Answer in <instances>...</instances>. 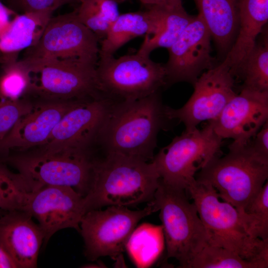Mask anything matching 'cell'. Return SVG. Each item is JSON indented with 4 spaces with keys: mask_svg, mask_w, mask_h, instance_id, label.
<instances>
[{
    "mask_svg": "<svg viewBox=\"0 0 268 268\" xmlns=\"http://www.w3.org/2000/svg\"><path fill=\"white\" fill-rule=\"evenodd\" d=\"M172 121L167 115L159 90L140 99L115 102L96 145L103 154L151 161L159 132L167 130Z\"/></svg>",
    "mask_w": 268,
    "mask_h": 268,
    "instance_id": "cell-1",
    "label": "cell"
},
{
    "mask_svg": "<svg viewBox=\"0 0 268 268\" xmlns=\"http://www.w3.org/2000/svg\"><path fill=\"white\" fill-rule=\"evenodd\" d=\"M36 218L45 235L44 245L57 231H80L85 214L84 197L69 187L45 186L29 192L21 209Z\"/></svg>",
    "mask_w": 268,
    "mask_h": 268,
    "instance_id": "cell-15",
    "label": "cell"
},
{
    "mask_svg": "<svg viewBox=\"0 0 268 268\" xmlns=\"http://www.w3.org/2000/svg\"><path fill=\"white\" fill-rule=\"evenodd\" d=\"M160 15V23L155 34L145 36L137 52L150 56L159 48L168 49L177 40L194 16L189 14L182 4V0H174L156 5Z\"/></svg>",
    "mask_w": 268,
    "mask_h": 268,
    "instance_id": "cell-23",
    "label": "cell"
},
{
    "mask_svg": "<svg viewBox=\"0 0 268 268\" xmlns=\"http://www.w3.org/2000/svg\"><path fill=\"white\" fill-rule=\"evenodd\" d=\"M95 159L89 149L9 154L0 162L17 169L31 192L45 186H66L84 197L91 186Z\"/></svg>",
    "mask_w": 268,
    "mask_h": 268,
    "instance_id": "cell-6",
    "label": "cell"
},
{
    "mask_svg": "<svg viewBox=\"0 0 268 268\" xmlns=\"http://www.w3.org/2000/svg\"><path fill=\"white\" fill-rule=\"evenodd\" d=\"M115 102L105 96L79 100L60 119L39 151L91 149Z\"/></svg>",
    "mask_w": 268,
    "mask_h": 268,
    "instance_id": "cell-12",
    "label": "cell"
},
{
    "mask_svg": "<svg viewBox=\"0 0 268 268\" xmlns=\"http://www.w3.org/2000/svg\"><path fill=\"white\" fill-rule=\"evenodd\" d=\"M2 211H3V210H1V209H0V214L2 212Z\"/></svg>",
    "mask_w": 268,
    "mask_h": 268,
    "instance_id": "cell-38",
    "label": "cell"
},
{
    "mask_svg": "<svg viewBox=\"0 0 268 268\" xmlns=\"http://www.w3.org/2000/svg\"><path fill=\"white\" fill-rule=\"evenodd\" d=\"M29 192L30 189L23 177L0 162V209L21 210Z\"/></svg>",
    "mask_w": 268,
    "mask_h": 268,
    "instance_id": "cell-28",
    "label": "cell"
},
{
    "mask_svg": "<svg viewBox=\"0 0 268 268\" xmlns=\"http://www.w3.org/2000/svg\"><path fill=\"white\" fill-rule=\"evenodd\" d=\"M144 6L164 4L174 0H138Z\"/></svg>",
    "mask_w": 268,
    "mask_h": 268,
    "instance_id": "cell-36",
    "label": "cell"
},
{
    "mask_svg": "<svg viewBox=\"0 0 268 268\" xmlns=\"http://www.w3.org/2000/svg\"><path fill=\"white\" fill-rule=\"evenodd\" d=\"M241 0H194L219 52L225 57L236 38ZM225 58V57H224Z\"/></svg>",
    "mask_w": 268,
    "mask_h": 268,
    "instance_id": "cell-21",
    "label": "cell"
},
{
    "mask_svg": "<svg viewBox=\"0 0 268 268\" xmlns=\"http://www.w3.org/2000/svg\"><path fill=\"white\" fill-rule=\"evenodd\" d=\"M96 74L101 92L115 102L140 99L165 87L164 65L138 52L118 58L99 56Z\"/></svg>",
    "mask_w": 268,
    "mask_h": 268,
    "instance_id": "cell-8",
    "label": "cell"
},
{
    "mask_svg": "<svg viewBox=\"0 0 268 268\" xmlns=\"http://www.w3.org/2000/svg\"><path fill=\"white\" fill-rule=\"evenodd\" d=\"M18 13L0 0V35L7 28Z\"/></svg>",
    "mask_w": 268,
    "mask_h": 268,
    "instance_id": "cell-34",
    "label": "cell"
},
{
    "mask_svg": "<svg viewBox=\"0 0 268 268\" xmlns=\"http://www.w3.org/2000/svg\"><path fill=\"white\" fill-rule=\"evenodd\" d=\"M250 52L236 76L243 80L241 89L268 91V40L265 33ZM235 76V77H236Z\"/></svg>",
    "mask_w": 268,
    "mask_h": 268,
    "instance_id": "cell-26",
    "label": "cell"
},
{
    "mask_svg": "<svg viewBox=\"0 0 268 268\" xmlns=\"http://www.w3.org/2000/svg\"><path fill=\"white\" fill-rule=\"evenodd\" d=\"M6 0L8 4L7 6L16 12H47L52 14L57 8L65 4H77L79 0Z\"/></svg>",
    "mask_w": 268,
    "mask_h": 268,
    "instance_id": "cell-32",
    "label": "cell"
},
{
    "mask_svg": "<svg viewBox=\"0 0 268 268\" xmlns=\"http://www.w3.org/2000/svg\"><path fill=\"white\" fill-rule=\"evenodd\" d=\"M187 268H261L227 249L207 243L196 255Z\"/></svg>",
    "mask_w": 268,
    "mask_h": 268,
    "instance_id": "cell-27",
    "label": "cell"
},
{
    "mask_svg": "<svg viewBox=\"0 0 268 268\" xmlns=\"http://www.w3.org/2000/svg\"><path fill=\"white\" fill-rule=\"evenodd\" d=\"M0 268H18L16 264L0 244Z\"/></svg>",
    "mask_w": 268,
    "mask_h": 268,
    "instance_id": "cell-35",
    "label": "cell"
},
{
    "mask_svg": "<svg viewBox=\"0 0 268 268\" xmlns=\"http://www.w3.org/2000/svg\"><path fill=\"white\" fill-rule=\"evenodd\" d=\"M268 121V91L241 89L219 116L210 121L216 134L233 142L248 143Z\"/></svg>",
    "mask_w": 268,
    "mask_h": 268,
    "instance_id": "cell-16",
    "label": "cell"
},
{
    "mask_svg": "<svg viewBox=\"0 0 268 268\" xmlns=\"http://www.w3.org/2000/svg\"><path fill=\"white\" fill-rule=\"evenodd\" d=\"M120 0H79L75 8L80 21L91 31L100 42L120 14Z\"/></svg>",
    "mask_w": 268,
    "mask_h": 268,
    "instance_id": "cell-25",
    "label": "cell"
},
{
    "mask_svg": "<svg viewBox=\"0 0 268 268\" xmlns=\"http://www.w3.org/2000/svg\"><path fill=\"white\" fill-rule=\"evenodd\" d=\"M100 41L77 17L75 9L51 17L41 36L25 50L22 60L29 63L80 60L97 64Z\"/></svg>",
    "mask_w": 268,
    "mask_h": 268,
    "instance_id": "cell-9",
    "label": "cell"
},
{
    "mask_svg": "<svg viewBox=\"0 0 268 268\" xmlns=\"http://www.w3.org/2000/svg\"><path fill=\"white\" fill-rule=\"evenodd\" d=\"M249 142L257 152L268 156V121L263 125Z\"/></svg>",
    "mask_w": 268,
    "mask_h": 268,
    "instance_id": "cell-33",
    "label": "cell"
},
{
    "mask_svg": "<svg viewBox=\"0 0 268 268\" xmlns=\"http://www.w3.org/2000/svg\"><path fill=\"white\" fill-rule=\"evenodd\" d=\"M222 140L209 121L201 130H185L161 148L152 160L160 181L186 191L199 171L218 156Z\"/></svg>",
    "mask_w": 268,
    "mask_h": 268,
    "instance_id": "cell-7",
    "label": "cell"
},
{
    "mask_svg": "<svg viewBox=\"0 0 268 268\" xmlns=\"http://www.w3.org/2000/svg\"><path fill=\"white\" fill-rule=\"evenodd\" d=\"M208 235V244L233 251L268 267V240L254 238L244 216L230 203L221 201L207 183L194 180L186 189Z\"/></svg>",
    "mask_w": 268,
    "mask_h": 268,
    "instance_id": "cell-3",
    "label": "cell"
},
{
    "mask_svg": "<svg viewBox=\"0 0 268 268\" xmlns=\"http://www.w3.org/2000/svg\"><path fill=\"white\" fill-rule=\"evenodd\" d=\"M79 100L44 101L33 104L0 140V159L11 151H24L43 145L62 117Z\"/></svg>",
    "mask_w": 268,
    "mask_h": 268,
    "instance_id": "cell-17",
    "label": "cell"
},
{
    "mask_svg": "<svg viewBox=\"0 0 268 268\" xmlns=\"http://www.w3.org/2000/svg\"><path fill=\"white\" fill-rule=\"evenodd\" d=\"M160 177L153 161L116 154L96 158L85 212L110 206H129L154 199Z\"/></svg>",
    "mask_w": 268,
    "mask_h": 268,
    "instance_id": "cell-2",
    "label": "cell"
},
{
    "mask_svg": "<svg viewBox=\"0 0 268 268\" xmlns=\"http://www.w3.org/2000/svg\"><path fill=\"white\" fill-rule=\"evenodd\" d=\"M243 215L254 238L268 240V181L247 206Z\"/></svg>",
    "mask_w": 268,
    "mask_h": 268,
    "instance_id": "cell-30",
    "label": "cell"
},
{
    "mask_svg": "<svg viewBox=\"0 0 268 268\" xmlns=\"http://www.w3.org/2000/svg\"><path fill=\"white\" fill-rule=\"evenodd\" d=\"M52 15L47 12L18 13L0 35V64L18 60L22 51L34 46Z\"/></svg>",
    "mask_w": 268,
    "mask_h": 268,
    "instance_id": "cell-22",
    "label": "cell"
},
{
    "mask_svg": "<svg viewBox=\"0 0 268 268\" xmlns=\"http://www.w3.org/2000/svg\"><path fill=\"white\" fill-rule=\"evenodd\" d=\"M235 78L231 68L222 61L204 71L193 84L194 92L181 108L166 106V114L172 120L183 123L189 130L203 121L215 120L228 102L237 94Z\"/></svg>",
    "mask_w": 268,
    "mask_h": 268,
    "instance_id": "cell-13",
    "label": "cell"
},
{
    "mask_svg": "<svg viewBox=\"0 0 268 268\" xmlns=\"http://www.w3.org/2000/svg\"><path fill=\"white\" fill-rule=\"evenodd\" d=\"M156 211L152 201L140 210L113 205L104 210L87 211L79 224L85 256L91 261L105 256L120 261L127 240L138 222Z\"/></svg>",
    "mask_w": 268,
    "mask_h": 268,
    "instance_id": "cell-11",
    "label": "cell"
},
{
    "mask_svg": "<svg viewBox=\"0 0 268 268\" xmlns=\"http://www.w3.org/2000/svg\"><path fill=\"white\" fill-rule=\"evenodd\" d=\"M160 211L167 258L176 259L187 268L208 243V235L194 203L186 191L167 186L160 181L152 201Z\"/></svg>",
    "mask_w": 268,
    "mask_h": 268,
    "instance_id": "cell-5",
    "label": "cell"
},
{
    "mask_svg": "<svg viewBox=\"0 0 268 268\" xmlns=\"http://www.w3.org/2000/svg\"><path fill=\"white\" fill-rule=\"evenodd\" d=\"M45 235L39 224L21 210L0 214V244L18 268L37 267L39 252Z\"/></svg>",
    "mask_w": 268,
    "mask_h": 268,
    "instance_id": "cell-18",
    "label": "cell"
},
{
    "mask_svg": "<svg viewBox=\"0 0 268 268\" xmlns=\"http://www.w3.org/2000/svg\"><path fill=\"white\" fill-rule=\"evenodd\" d=\"M164 238L161 225L143 223L134 229L125 246V250L137 268L151 266L161 254Z\"/></svg>",
    "mask_w": 268,
    "mask_h": 268,
    "instance_id": "cell-24",
    "label": "cell"
},
{
    "mask_svg": "<svg viewBox=\"0 0 268 268\" xmlns=\"http://www.w3.org/2000/svg\"><path fill=\"white\" fill-rule=\"evenodd\" d=\"M22 61L28 67V94L43 101H66L105 96L99 88L96 64L80 60L48 63Z\"/></svg>",
    "mask_w": 268,
    "mask_h": 268,
    "instance_id": "cell-10",
    "label": "cell"
},
{
    "mask_svg": "<svg viewBox=\"0 0 268 268\" xmlns=\"http://www.w3.org/2000/svg\"><path fill=\"white\" fill-rule=\"evenodd\" d=\"M268 20V0H241L237 34L224 61L236 76Z\"/></svg>",
    "mask_w": 268,
    "mask_h": 268,
    "instance_id": "cell-19",
    "label": "cell"
},
{
    "mask_svg": "<svg viewBox=\"0 0 268 268\" xmlns=\"http://www.w3.org/2000/svg\"><path fill=\"white\" fill-rule=\"evenodd\" d=\"M211 36L201 17L194 16L177 40L168 49L164 65L165 87L178 82L194 84L205 71L213 67Z\"/></svg>",
    "mask_w": 268,
    "mask_h": 268,
    "instance_id": "cell-14",
    "label": "cell"
},
{
    "mask_svg": "<svg viewBox=\"0 0 268 268\" xmlns=\"http://www.w3.org/2000/svg\"><path fill=\"white\" fill-rule=\"evenodd\" d=\"M32 105L25 98L12 100L0 94V140L8 134L20 117Z\"/></svg>",
    "mask_w": 268,
    "mask_h": 268,
    "instance_id": "cell-31",
    "label": "cell"
},
{
    "mask_svg": "<svg viewBox=\"0 0 268 268\" xmlns=\"http://www.w3.org/2000/svg\"><path fill=\"white\" fill-rule=\"evenodd\" d=\"M144 7L142 10L120 13L100 43L99 57L114 56L132 39L155 34L160 23L158 9L155 5Z\"/></svg>",
    "mask_w": 268,
    "mask_h": 268,
    "instance_id": "cell-20",
    "label": "cell"
},
{
    "mask_svg": "<svg viewBox=\"0 0 268 268\" xmlns=\"http://www.w3.org/2000/svg\"><path fill=\"white\" fill-rule=\"evenodd\" d=\"M224 156H218L198 172L195 179L209 184L219 198L243 214L268 178V156L257 152L249 141L232 142Z\"/></svg>",
    "mask_w": 268,
    "mask_h": 268,
    "instance_id": "cell-4",
    "label": "cell"
},
{
    "mask_svg": "<svg viewBox=\"0 0 268 268\" xmlns=\"http://www.w3.org/2000/svg\"><path fill=\"white\" fill-rule=\"evenodd\" d=\"M0 94L12 100L23 99L28 94L29 71L21 60L1 64Z\"/></svg>",
    "mask_w": 268,
    "mask_h": 268,
    "instance_id": "cell-29",
    "label": "cell"
},
{
    "mask_svg": "<svg viewBox=\"0 0 268 268\" xmlns=\"http://www.w3.org/2000/svg\"><path fill=\"white\" fill-rule=\"evenodd\" d=\"M127 0H120L121 3L123 2H124L125 1H126Z\"/></svg>",
    "mask_w": 268,
    "mask_h": 268,
    "instance_id": "cell-37",
    "label": "cell"
}]
</instances>
